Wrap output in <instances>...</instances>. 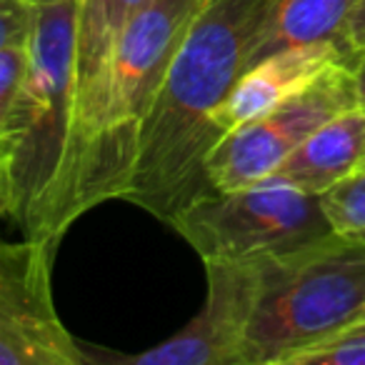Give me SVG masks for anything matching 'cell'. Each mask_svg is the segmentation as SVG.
I'll use <instances>...</instances> for the list:
<instances>
[{"mask_svg": "<svg viewBox=\"0 0 365 365\" xmlns=\"http://www.w3.org/2000/svg\"><path fill=\"white\" fill-rule=\"evenodd\" d=\"M268 6L270 0H205L143 125L123 200L170 225L213 190L205 163L220 143L215 115L250 66Z\"/></svg>", "mask_w": 365, "mask_h": 365, "instance_id": "cell-1", "label": "cell"}, {"mask_svg": "<svg viewBox=\"0 0 365 365\" xmlns=\"http://www.w3.org/2000/svg\"><path fill=\"white\" fill-rule=\"evenodd\" d=\"M78 11L81 0L36 8L28 76L0 123L6 138L8 218L23 238L58 245L83 218L78 210Z\"/></svg>", "mask_w": 365, "mask_h": 365, "instance_id": "cell-2", "label": "cell"}, {"mask_svg": "<svg viewBox=\"0 0 365 365\" xmlns=\"http://www.w3.org/2000/svg\"><path fill=\"white\" fill-rule=\"evenodd\" d=\"M205 0H150L125 28L81 138L78 210L125 198L140 133L182 38Z\"/></svg>", "mask_w": 365, "mask_h": 365, "instance_id": "cell-3", "label": "cell"}, {"mask_svg": "<svg viewBox=\"0 0 365 365\" xmlns=\"http://www.w3.org/2000/svg\"><path fill=\"white\" fill-rule=\"evenodd\" d=\"M365 320V240L328 235L263 258V283L243 365H290L295 355Z\"/></svg>", "mask_w": 365, "mask_h": 365, "instance_id": "cell-4", "label": "cell"}, {"mask_svg": "<svg viewBox=\"0 0 365 365\" xmlns=\"http://www.w3.org/2000/svg\"><path fill=\"white\" fill-rule=\"evenodd\" d=\"M173 230L205 260L288 255L333 235L320 195L275 178L200 195L173 218Z\"/></svg>", "mask_w": 365, "mask_h": 365, "instance_id": "cell-5", "label": "cell"}, {"mask_svg": "<svg viewBox=\"0 0 365 365\" xmlns=\"http://www.w3.org/2000/svg\"><path fill=\"white\" fill-rule=\"evenodd\" d=\"M353 63H335L298 96L255 120L233 128L205 163L210 185L230 190L265 180L310 133L340 113L360 108Z\"/></svg>", "mask_w": 365, "mask_h": 365, "instance_id": "cell-6", "label": "cell"}, {"mask_svg": "<svg viewBox=\"0 0 365 365\" xmlns=\"http://www.w3.org/2000/svg\"><path fill=\"white\" fill-rule=\"evenodd\" d=\"M56 253L51 240H0V365L88 363L53 300Z\"/></svg>", "mask_w": 365, "mask_h": 365, "instance_id": "cell-7", "label": "cell"}, {"mask_svg": "<svg viewBox=\"0 0 365 365\" xmlns=\"http://www.w3.org/2000/svg\"><path fill=\"white\" fill-rule=\"evenodd\" d=\"M205 303L185 328L143 353L86 350L108 365H243L245 335L263 283V258L205 260Z\"/></svg>", "mask_w": 365, "mask_h": 365, "instance_id": "cell-8", "label": "cell"}, {"mask_svg": "<svg viewBox=\"0 0 365 365\" xmlns=\"http://www.w3.org/2000/svg\"><path fill=\"white\" fill-rule=\"evenodd\" d=\"M355 56L358 53L350 51L345 43L323 41L293 46L260 58L258 63L245 68L230 96L218 108V115H215L218 138L223 140L233 128L265 115L275 106L305 91L335 63L355 61Z\"/></svg>", "mask_w": 365, "mask_h": 365, "instance_id": "cell-9", "label": "cell"}, {"mask_svg": "<svg viewBox=\"0 0 365 365\" xmlns=\"http://www.w3.org/2000/svg\"><path fill=\"white\" fill-rule=\"evenodd\" d=\"M365 110L353 108L310 133L268 178L320 195L363 165Z\"/></svg>", "mask_w": 365, "mask_h": 365, "instance_id": "cell-10", "label": "cell"}, {"mask_svg": "<svg viewBox=\"0 0 365 365\" xmlns=\"http://www.w3.org/2000/svg\"><path fill=\"white\" fill-rule=\"evenodd\" d=\"M150 0H81L76 28V91L81 138L125 28ZM81 158V155H78Z\"/></svg>", "mask_w": 365, "mask_h": 365, "instance_id": "cell-11", "label": "cell"}, {"mask_svg": "<svg viewBox=\"0 0 365 365\" xmlns=\"http://www.w3.org/2000/svg\"><path fill=\"white\" fill-rule=\"evenodd\" d=\"M353 6L355 0H270L250 66L293 46L323 41L345 43V26Z\"/></svg>", "mask_w": 365, "mask_h": 365, "instance_id": "cell-12", "label": "cell"}, {"mask_svg": "<svg viewBox=\"0 0 365 365\" xmlns=\"http://www.w3.org/2000/svg\"><path fill=\"white\" fill-rule=\"evenodd\" d=\"M320 205L333 233L365 240V165L320 193Z\"/></svg>", "mask_w": 365, "mask_h": 365, "instance_id": "cell-13", "label": "cell"}, {"mask_svg": "<svg viewBox=\"0 0 365 365\" xmlns=\"http://www.w3.org/2000/svg\"><path fill=\"white\" fill-rule=\"evenodd\" d=\"M290 365H365V333L345 330V333L295 355Z\"/></svg>", "mask_w": 365, "mask_h": 365, "instance_id": "cell-14", "label": "cell"}, {"mask_svg": "<svg viewBox=\"0 0 365 365\" xmlns=\"http://www.w3.org/2000/svg\"><path fill=\"white\" fill-rule=\"evenodd\" d=\"M31 66V46H6L0 48V123L6 120L18 91L28 76Z\"/></svg>", "mask_w": 365, "mask_h": 365, "instance_id": "cell-15", "label": "cell"}, {"mask_svg": "<svg viewBox=\"0 0 365 365\" xmlns=\"http://www.w3.org/2000/svg\"><path fill=\"white\" fill-rule=\"evenodd\" d=\"M36 8L26 0H0V48L31 41Z\"/></svg>", "mask_w": 365, "mask_h": 365, "instance_id": "cell-16", "label": "cell"}, {"mask_svg": "<svg viewBox=\"0 0 365 365\" xmlns=\"http://www.w3.org/2000/svg\"><path fill=\"white\" fill-rule=\"evenodd\" d=\"M345 43L353 53L365 48V0H355L353 13H350L348 26H345Z\"/></svg>", "mask_w": 365, "mask_h": 365, "instance_id": "cell-17", "label": "cell"}, {"mask_svg": "<svg viewBox=\"0 0 365 365\" xmlns=\"http://www.w3.org/2000/svg\"><path fill=\"white\" fill-rule=\"evenodd\" d=\"M8 215V168H6V138L0 133V218Z\"/></svg>", "mask_w": 365, "mask_h": 365, "instance_id": "cell-18", "label": "cell"}, {"mask_svg": "<svg viewBox=\"0 0 365 365\" xmlns=\"http://www.w3.org/2000/svg\"><path fill=\"white\" fill-rule=\"evenodd\" d=\"M353 73H355V86H358L360 108L365 110V48H363V51H358V56H355Z\"/></svg>", "mask_w": 365, "mask_h": 365, "instance_id": "cell-19", "label": "cell"}, {"mask_svg": "<svg viewBox=\"0 0 365 365\" xmlns=\"http://www.w3.org/2000/svg\"><path fill=\"white\" fill-rule=\"evenodd\" d=\"M26 3L33 8H46V6H56V3H61V0H26Z\"/></svg>", "mask_w": 365, "mask_h": 365, "instance_id": "cell-20", "label": "cell"}, {"mask_svg": "<svg viewBox=\"0 0 365 365\" xmlns=\"http://www.w3.org/2000/svg\"><path fill=\"white\" fill-rule=\"evenodd\" d=\"M350 330H360V333H365V320H363V323H358V325H353Z\"/></svg>", "mask_w": 365, "mask_h": 365, "instance_id": "cell-21", "label": "cell"}, {"mask_svg": "<svg viewBox=\"0 0 365 365\" xmlns=\"http://www.w3.org/2000/svg\"><path fill=\"white\" fill-rule=\"evenodd\" d=\"M363 165H365V140H363Z\"/></svg>", "mask_w": 365, "mask_h": 365, "instance_id": "cell-22", "label": "cell"}]
</instances>
